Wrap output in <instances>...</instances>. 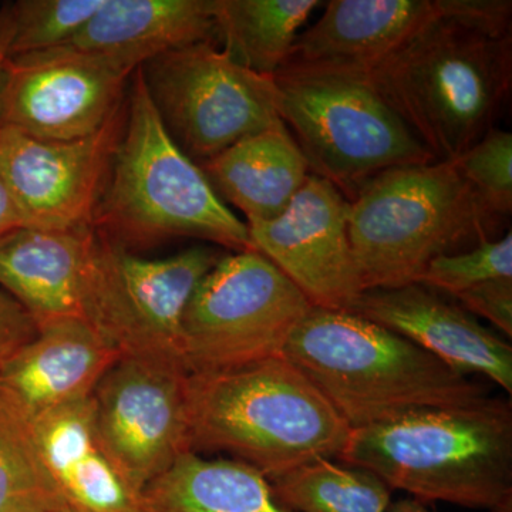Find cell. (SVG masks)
I'll list each match as a JSON object with an SVG mask.
<instances>
[{
  "mask_svg": "<svg viewBox=\"0 0 512 512\" xmlns=\"http://www.w3.org/2000/svg\"><path fill=\"white\" fill-rule=\"evenodd\" d=\"M191 453H227L268 480L345 450L350 427L282 355L222 372L188 375Z\"/></svg>",
  "mask_w": 512,
  "mask_h": 512,
  "instance_id": "cell-1",
  "label": "cell"
},
{
  "mask_svg": "<svg viewBox=\"0 0 512 512\" xmlns=\"http://www.w3.org/2000/svg\"><path fill=\"white\" fill-rule=\"evenodd\" d=\"M282 356L308 377L352 430L485 399V384L392 330L312 306Z\"/></svg>",
  "mask_w": 512,
  "mask_h": 512,
  "instance_id": "cell-2",
  "label": "cell"
},
{
  "mask_svg": "<svg viewBox=\"0 0 512 512\" xmlns=\"http://www.w3.org/2000/svg\"><path fill=\"white\" fill-rule=\"evenodd\" d=\"M92 227L136 254L178 238L234 252L254 249L247 222L218 197L200 165L168 134L140 67L131 76L126 123Z\"/></svg>",
  "mask_w": 512,
  "mask_h": 512,
  "instance_id": "cell-3",
  "label": "cell"
},
{
  "mask_svg": "<svg viewBox=\"0 0 512 512\" xmlns=\"http://www.w3.org/2000/svg\"><path fill=\"white\" fill-rule=\"evenodd\" d=\"M362 77L437 161H456L510 96L512 36H485L437 10Z\"/></svg>",
  "mask_w": 512,
  "mask_h": 512,
  "instance_id": "cell-4",
  "label": "cell"
},
{
  "mask_svg": "<svg viewBox=\"0 0 512 512\" xmlns=\"http://www.w3.org/2000/svg\"><path fill=\"white\" fill-rule=\"evenodd\" d=\"M338 460L420 501L493 510L512 497V407L485 397L350 431Z\"/></svg>",
  "mask_w": 512,
  "mask_h": 512,
  "instance_id": "cell-5",
  "label": "cell"
},
{
  "mask_svg": "<svg viewBox=\"0 0 512 512\" xmlns=\"http://www.w3.org/2000/svg\"><path fill=\"white\" fill-rule=\"evenodd\" d=\"M498 224L453 161L384 171L350 201L363 291L417 284L433 259L495 239Z\"/></svg>",
  "mask_w": 512,
  "mask_h": 512,
  "instance_id": "cell-6",
  "label": "cell"
},
{
  "mask_svg": "<svg viewBox=\"0 0 512 512\" xmlns=\"http://www.w3.org/2000/svg\"><path fill=\"white\" fill-rule=\"evenodd\" d=\"M278 113L311 173L352 201L376 175L437 161L362 76L281 72Z\"/></svg>",
  "mask_w": 512,
  "mask_h": 512,
  "instance_id": "cell-7",
  "label": "cell"
},
{
  "mask_svg": "<svg viewBox=\"0 0 512 512\" xmlns=\"http://www.w3.org/2000/svg\"><path fill=\"white\" fill-rule=\"evenodd\" d=\"M312 309L291 279L255 249L224 254L185 308L181 360L188 375L282 355Z\"/></svg>",
  "mask_w": 512,
  "mask_h": 512,
  "instance_id": "cell-8",
  "label": "cell"
},
{
  "mask_svg": "<svg viewBox=\"0 0 512 512\" xmlns=\"http://www.w3.org/2000/svg\"><path fill=\"white\" fill-rule=\"evenodd\" d=\"M222 256L221 249L200 245L167 258H143L96 231L84 282L83 320L121 356L183 365L185 308Z\"/></svg>",
  "mask_w": 512,
  "mask_h": 512,
  "instance_id": "cell-9",
  "label": "cell"
},
{
  "mask_svg": "<svg viewBox=\"0 0 512 512\" xmlns=\"http://www.w3.org/2000/svg\"><path fill=\"white\" fill-rule=\"evenodd\" d=\"M140 72L168 134L197 164L284 123L274 77L245 69L217 42L163 53Z\"/></svg>",
  "mask_w": 512,
  "mask_h": 512,
  "instance_id": "cell-10",
  "label": "cell"
},
{
  "mask_svg": "<svg viewBox=\"0 0 512 512\" xmlns=\"http://www.w3.org/2000/svg\"><path fill=\"white\" fill-rule=\"evenodd\" d=\"M187 376L180 363L123 356L94 389L101 447L137 494L190 451Z\"/></svg>",
  "mask_w": 512,
  "mask_h": 512,
  "instance_id": "cell-11",
  "label": "cell"
},
{
  "mask_svg": "<svg viewBox=\"0 0 512 512\" xmlns=\"http://www.w3.org/2000/svg\"><path fill=\"white\" fill-rule=\"evenodd\" d=\"M134 72L116 60L66 47L10 56L0 126L42 140L92 136L126 100Z\"/></svg>",
  "mask_w": 512,
  "mask_h": 512,
  "instance_id": "cell-12",
  "label": "cell"
},
{
  "mask_svg": "<svg viewBox=\"0 0 512 512\" xmlns=\"http://www.w3.org/2000/svg\"><path fill=\"white\" fill-rule=\"evenodd\" d=\"M126 111L127 97L100 130L69 141L42 140L0 126V177L29 228L64 231L92 225Z\"/></svg>",
  "mask_w": 512,
  "mask_h": 512,
  "instance_id": "cell-13",
  "label": "cell"
},
{
  "mask_svg": "<svg viewBox=\"0 0 512 512\" xmlns=\"http://www.w3.org/2000/svg\"><path fill=\"white\" fill-rule=\"evenodd\" d=\"M349 210L336 185L311 173L279 217L248 225L252 248L278 266L312 306L349 311L365 292L350 245Z\"/></svg>",
  "mask_w": 512,
  "mask_h": 512,
  "instance_id": "cell-14",
  "label": "cell"
},
{
  "mask_svg": "<svg viewBox=\"0 0 512 512\" xmlns=\"http://www.w3.org/2000/svg\"><path fill=\"white\" fill-rule=\"evenodd\" d=\"M346 312L392 330L463 375L487 377L512 393L511 343L429 286L370 289Z\"/></svg>",
  "mask_w": 512,
  "mask_h": 512,
  "instance_id": "cell-15",
  "label": "cell"
},
{
  "mask_svg": "<svg viewBox=\"0 0 512 512\" xmlns=\"http://www.w3.org/2000/svg\"><path fill=\"white\" fill-rule=\"evenodd\" d=\"M436 13V0H330L279 73L365 76Z\"/></svg>",
  "mask_w": 512,
  "mask_h": 512,
  "instance_id": "cell-16",
  "label": "cell"
},
{
  "mask_svg": "<svg viewBox=\"0 0 512 512\" xmlns=\"http://www.w3.org/2000/svg\"><path fill=\"white\" fill-rule=\"evenodd\" d=\"M120 357L84 320H56L0 369V394L32 423L92 396Z\"/></svg>",
  "mask_w": 512,
  "mask_h": 512,
  "instance_id": "cell-17",
  "label": "cell"
},
{
  "mask_svg": "<svg viewBox=\"0 0 512 512\" xmlns=\"http://www.w3.org/2000/svg\"><path fill=\"white\" fill-rule=\"evenodd\" d=\"M96 231L22 228L0 241V288L28 312L37 329L83 320L87 265Z\"/></svg>",
  "mask_w": 512,
  "mask_h": 512,
  "instance_id": "cell-18",
  "label": "cell"
},
{
  "mask_svg": "<svg viewBox=\"0 0 512 512\" xmlns=\"http://www.w3.org/2000/svg\"><path fill=\"white\" fill-rule=\"evenodd\" d=\"M43 463L72 512H146L101 447L92 396L32 421Z\"/></svg>",
  "mask_w": 512,
  "mask_h": 512,
  "instance_id": "cell-19",
  "label": "cell"
},
{
  "mask_svg": "<svg viewBox=\"0 0 512 512\" xmlns=\"http://www.w3.org/2000/svg\"><path fill=\"white\" fill-rule=\"evenodd\" d=\"M202 42L218 43L212 0H106L63 47L137 69L163 53Z\"/></svg>",
  "mask_w": 512,
  "mask_h": 512,
  "instance_id": "cell-20",
  "label": "cell"
},
{
  "mask_svg": "<svg viewBox=\"0 0 512 512\" xmlns=\"http://www.w3.org/2000/svg\"><path fill=\"white\" fill-rule=\"evenodd\" d=\"M198 165L218 197L244 212L247 225L279 217L311 175L285 123L244 137Z\"/></svg>",
  "mask_w": 512,
  "mask_h": 512,
  "instance_id": "cell-21",
  "label": "cell"
},
{
  "mask_svg": "<svg viewBox=\"0 0 512 512\" xmlns=\"http://www.w3.org/2000/svg\"><path fill=\"white\" fill-rule=\"evenodd\" d=\"M146 512H292L268 478L242 461L183 454L141 493Z\"/></svg>",
  "mask_w": 512,
  "mask_h": 512,
  "instance_id": "cell-22",
  "label": "cell"
},
{
  "mask_svg": "<svg viewBox=\"0 0 512 512\" xmlns=\"http://www.w3.org/2000/svg\"><path fill=\"white\" fill-rule=\"evenodd\" d=\"M319 0H212L218 42L245 69L275 77Z\"/></svg>",
  "mask_w": 512,
  "mask_h": 512,
  "instance_id": "cell-23",
  "label": "cell"
},
{
  "mask_svg": "<svg viewBox=\"0 0 512 512\" xmlns=\"http://www.w3.org/2000/svg\"><path fill=\"white\" fill-rule=\"evenodd\" d=\"M275 500L292 512H386L392 488L372 471L318 458L269 480Z\"/></svg>",
  "mask_w": 512,
  "mask_h": 512,
  "instance_id": "cell-24",
  "label": "cell"
},
{
  "mask_svg": "<svg viewBox=\"0 0 512 512\" xmlns=\"http://www.w3.org/2000/svg\"><path fill=\"white\" fill-rule=\"evenodd\" d=\"M70 511L40 456L32 423L0 394V512Z\"/></svg>",
  "mask_w": 512,
  "mask_h": 512,
  "instance_id": "cell-25",
  "label": "cell"
},
{
  "mask_svg": "<svg viewBox=\"0 0 512 512\" xmlns=\"http://www.w3.org/2000/svg\"><path fill=\"white\" fill-rule=\"evenodd\" d=\"M106 0H18L10 3V56L66 46Z\"/></svg>",
  "mask_w": 512,
  "mask_h": 512,
  "instance_id": "cell-26",
  "label": "cell"
},
{
  "mask_svg": "<svg viewBox=\"0 0 512 512\" xmlns=\"http://www.w3.org/2000/svg\"><path fill=\"white\" fill-rule=\"evenodd\" d=\"M481 204L495 220L512 211V134L491 128L478 143L453 161Z\"/></svg>",
  "mask_w": 512,
  "mask_h": 512,
  "instance_id": "cell-27",
  "label": "cell"
},
{
  "mask_svg": "<svg viewBox=\"0 0 512 512\" xmlns=\"http://www.w3.org/2000/svg\"><path fill=\"white\" fill-rule=\"evenodd\" d=\"M512 278V235L485 239L458 254L433 259L417 284L456 296L491 279Z\"/></svg>",
  "mask_w": 512,
  "mask_h": 512,
  "instance_id": "cell-28",
  "label": "cell"
},
{
  "mask_svg": "<svg viewBox=\"0 0 512 512\" xmlns=\"http://www.w3.org/2000/svg\"><path fill=\"white\" fill-rule=\"evenodd\" d=\"M436 6L441 16L485 36H512L511 0H436Z\"/></svg>",
  "mask_w": 512,
  "mask_h": 512,
  "instance_id": "cell-29",
  "label": "cell"
},
{
  "mask_svg": "<svg viewBox=\"0 0 512 512\" xmlns=\"http://www.w3.org/2000/svg\"><path fill=\"white\" fill-rule=\"evenodd\" d=\"M466 311L490 320L507 338L512 336V278L491 279L454 296Z\"/></svg>",
  "mask_w": 512,
  "mask_h": 512,
  "instance_id": "cell-30",
  "label": "cell"
},
{
  "mask_svg": "<svg viewBox=\"0 0 512 512\" xmlns=\"http://www.w3.org/2000/svg\"><path fill=\"white\" fill-rule=\"evenodd\" d=\"M37 335L28 312L0 288V369Z\"/></svg>",
  "mask_w": 512,
  "mask_h": 512,
  "instance_id": "cell-31",
  "label": "cell"
},
{
  "mask_svg": "<svg viewBox=\"0 0 512 512\" xmlns=\"http://www.w3.org/2000/svg\"><path fill=\"white\" fill-rule=\"evenodd\" d=\"M22 228H29L28 222L23 217L8 185L0 177V241Z\"/></svg>",
  "mask_w": 512,
  "mask_h": 512,
  "instance_id": "cell-32",
  "label": "cell"
},
{
  "mask_svg": "<svg viewBox=\"0 0 512 512\" xmlns=\"http://www.w3.org/2000/svg\"><path fill=\"white\" fill-rule=\"evenodd\" d=\"M12 43V19H10V3H0V99H2L3 79H5L6 63L10 57Z\"/></svg>",
  "mask_w": 512,
  "mask_h": 512,
  "instance_id": "cell-33",
  "label": "cell"
},
{
  "mask_svg": "<svg viewBox=\"0 0 512 512\" xmlns=\"http://www.w3.org/2000/svg\"><path fill=\"white\" fill-rule=\"evenodd\" d=\"M386 512H434L424 505L423 501L417 498H404L389 505Z\"/></svg>",
  "mask_w": 512,
  "mask_h": 512,
  "instance_id": "cell-34",
  "label": "cell"
},
{
  "mask_svg": "<svg viewBox=\"0 0 512 512\" xmlns=\"http://www.w3.org/2000/svg\"><path fill=\"white\" fill-rule=\"evenodd\" d=\"M491 512H512V497L504 500L503 503L495 505Z\"/></svg>",
  "mask_w": 512,
  "mask_h": 512,
  "instance_id": "cell-35",
  "label": "cell"
},
{
  "mask_svg": "<svg viewBox=\"0 0 512 512\" xmlns=\"http://www.w3.org/2000/svg\"><path fill=\"white\" fill-rule=\"evenodd\" d=\"M56 512H72V511H56Z\"/></svg>",
  "mask_w": 512,
  "mask_h": 512,
  "instance_id": "cell-36",
  "label": "cell"
}]
</instances>
